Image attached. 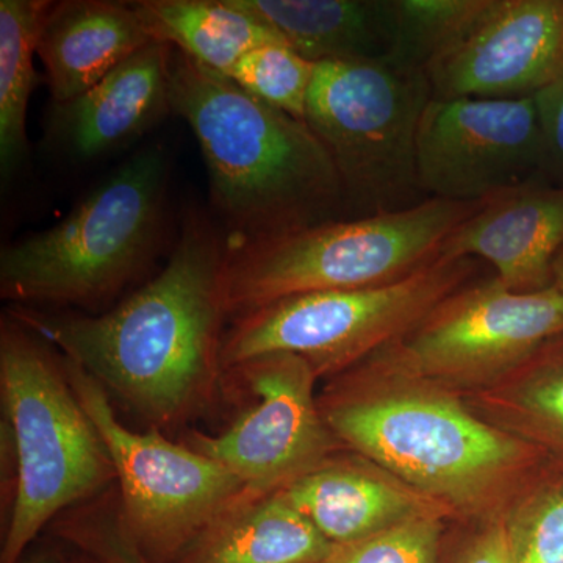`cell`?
I'll use <instances>...</instances> for the list:
<instances>
[{
	"label": "cell",
	"instance_id": "cell-10",
	"mask_svg": "<svg viewBox=\"0 0 563 563\" xmlns=\"http://www.w3.org/2000/svg\"><path fill=\"white\" fill-rule=\"evenodd\" d=\"M563 339V292L514 291L493 273L440 302L388 355L418 376L468 395L495 387Z\"/></svg>",
	"mask_w": 563,
	"mask_h": 563
},
{
	"label": "cell",
	"instance_id": "cell-18",
	"mask_svg": "<svg viewBox=\"0 0 563 563\" xmlns=\"http://www.w3.org/2000/svg\"><path fill=\"white\" fill-rule=\"evenodd\" d=\"M313 63L387 62L398 33V0H235Z\"/></svg>",
	"mask_w": 563,
	"mask_h": 563
},
{
	"label": "cell",
	"instance_id": "cell-32",
	"mask_svg": "<svg viewBox=\"0 0 563 563\" xmlns=\"http://www.w3.org/2000/svg\"><path fill=\"white\" fill-rule=\"evenodd\" d=\"M65 563H99V562L96 561V559H92L91 555L81 553V551H80L79 555H74V558H70V559L65 558Z\"/></svg>",
	"mask_w": 563,
	"mask_h": 563
},
{
	"label": "cell",
	"instance_id": "cell-17",
	"mask_svg": "<svg viewBox=\"0 0 563 563\" xmlns=\"http://www.w3.org/2000/svg\"><path fill=\"white\" fill-rule=\"evenodd\" d=\"M132 2L65 0L52 3L36 55L54 103L79 98L152 43Z\"/></svg>",
	"mask_w": 563,
	"mask_h": 563
},
{
	"label": "cell",
	"instance_id": "cell-6",
	"mask_svg": "<svg viewBox=\"0 0 563 563\" xmlns=\"http://www.w3.org/2000/svg\"><path fill=\"white\" fill-rule=\"evenodd\" d=\"M481 206L431 198L412 209L229 243L224 279L231 320L288 296L407 279L439 262L444 243Z\"/></svg>",
	"mask_w": 563,
	"mask_h": 563
},
{
	"label": "cell",
	"instance_id": "cell-29",
	"mask_svg": "<svg viewBox=\"0 0 563 563\" xmlns=\"http://www.w3.org/2000/svg\"><path fill=\"white\" fill-rule=\"evenodd\" d=\"M454 563H514L503 518L476 525V531L463 543Z\"/></svg>",
	"mask_w": 563,
	"mask_h": 563
},
{
	"label": "cell",
	"instance_id": "cell-7",
	"mask_svg": "<svg viewBox=\"0 0 563 563\" xmlns=\"http://www.w3.org/2000/svg\"><path fill=\"white\" fill-rule=\"evenodd\" d=\"M431 99L424 70L388 62L317 63L303 121L331 155L347 218L429 199L418 180L417 136Z\"/></svg>",
	"mask_w": 563,
	"mask_h": 563
},
{
	"label": "cell",
	"instance_id": "cell-19",
	"mask_svg": "<svg viewBox=\"0 0 563 563\" xmlns=\"http://www.w3.org/2000/svg\"><path fill=\"white\" fill-rule=\"evenodd\" d=\"M332 547L279 490L246 492L176 563H320Z\"/></svg>",
	"mask_w": 563,
	"mask_h": 563
},
{
	"label": "cell",
	"instance_id": "cell-16",
	"mask_svg": "<svg viewBox=\"0 0 563 563\" xmlns=\"http://www.w3.org/2000/svg\"><path fill=\"white\" fill-rule=\"evenodd\" d=\"M168 113V44L152 41L79 98L54 103L49 135L73 161L90 162L131 144Z\"/></svg>",
	"mask_w": 563,
	"mask_h": 563
},
{
	"label": "cell",
	"instance_id": "cell-31",
	"mask_svg": "<svg viewBox=\"0 0 563 563\" xmlns=\"http://www.w3.org/2000/svg\"><path fill=\"white\" fill-rule=\"evenodd\" d=\"M553 285L563 292V250L555 258L553 266Z\"/></svg>",
	"mask_w": 563,
	"mask_h": 563
},
{
	"label": "cell",
	"instance_id": "cell-15",
	"mask_svg": "<svg viewBox=\"0 0 563 563\" xmlns=\"http://www.w3.org/2000/svg\"><path fill=\"white\" fill-rule=\"evenodd\" d=\"M282 495L332 544L357 542L413 518L450 512L355 451H336Z\"/></svg>",
	"mask_w": 563,
	"mask_h": 563
},
{
	"label": "cell",
	"instance_id": "cell-28",
	"mask_svg": "<svg viewBox=\"0 0 563 563\" xmlns=\"http://www.w3.org/2000/svg\"><path fill=\"white\" fill-rule=\"evenodd\" d=\"M533 99L543 141L540 179L563 185V76L533 96Z\"/></svg>",
	"mask_w": 563,
	"mask_h": 563
},
{
	"label": "cell",
	"instance_id": "cell-23",
	"mask_svg": "<svg viewBox=\"0 0 563 563\" xmlns=\"http://www.w3.org/2000/svg\"><path fill=\"white\" fill-rule=\"evenodd\" d=\"M503 521L514 563H563V473L542 474Z\"/></svg>",
	"mask_w": 563,
	"mask_h": 563
},
{
	"label": "cell",
	"instance_id": "cell-22",
	"mask_svg": "<svg viewBox=\"0 0 563 563\" xmlns=\"http://www.w3.org/2000/svg\"><path fill=\"white\" fill-rule=\"evenodd\" d=\"M54 2L0 0V172L7 184L27 155L29 99L41 31Z\"/></svg>",
	"mask_w": 563,
	"mask_h": 563
},
{
	"label": "cell",
	"instance_id": "cell-8",
	"mask_svg": "<svg viewBox=\"0 0 563 563\" xmlns=\"http://www.w3.org/2000/svg\"><path fill=\"white\" fill-rule=\"evenodd\" d=\"M483 265L476 258L442 257L383 287L277 299L232 318L222 342V368L288 352L309 363L318 379H332L401 340L448 296L477 279Z\"/></svg>",
	"mask_w": 563,
	"mask_h": 563
},
{
	"label": "cell",
	"instance_id": "cell-14",
	"mask_svg": "<svg viewBox=\"0 0 563 563\" xmlns=\"http://www.w3.org/2000/svg\"><path fill=\"white\" fill-rule=\"evenodd\" d=\"M563 250V185L540 179L499 192L459 225L444 243V258H476L514 291L553 285Z\"/></svg>",
	"mask_w": 563,
	"mask_h": 563
},
{
	"label": "cell",
	"instance_id": "cell-4",
	"mask_svg": "<svg viewBox=\"0 0 563 563\" xmlns=\"http://www.w3.org/2000/svg\"><path fill=\"white\" fill-rule=\"evenodd\" d=\"M0 432L16 459L0 563H16L44 526L110 490L117 473L62 352L9 312L0 322Z\"/></svg>",
	"mask_w": 563,
	"mask_h": 563
},
{
	"label": "cell",
	"instance_id": "cell-27",
	"mask_svg": "<svg viewBox=\"0 0 563 563\" xmlns=\"http://www.w3.org/2000/svg\"><path fill=\"white\" fill-rule=\"evenodd\" d=\"M450 518H413L357 542L333 544L320 563H440Z\"/></svg>",
	"mask_w": 563,
	"mask_h": 563
},
{
	"label": "cell",
	"instance_id": "cell-2",
	"mask_svg": "<svg viewBox=\"0 0 563 563\" xmlns=\"http://www.w3.org/2000/svg\"><path fill=\"white\" fill-rule=\"evenodd\" d=\"M318 404L344 448L439 503L455 521L499 520L553 470L531 444L474 412L461 393L402 368L385 347L329 379Z\"/></svg>",
	"mask_w": 563,
	"mask_h": 563
},
{
	"label": "cell",
	"instance_id": "cell-12",
	"mask_svg": "<svg viewBox=\"0 0 563 563\" xmlns=\"http://www.w3.org/2000/svg\"><path fill=\"white\" fill-rule=\"evenodd\" d=\"M543 141L536 99H431L417 136L418 180L429 199L484 202L537 179Z\"/></svg>",
	"mask_w": 563,
	"mask_h": 563
},
{
	"label": "cell",
	"instance_id": "cell-24",
	"mask_svg": "<svg viewBox=\"0 0 563 563\" xmlns=\"http://www.w3.org/2000/svg\"><path fill=\"white\" fill-rule=\"evenodd\" d=\"M314 69L317 63L287 44L269 43L247 52L229 77L261 101L303 121Z\"/></svg>",
	"mask_w": 563,
	"mask_h": 563
},
{
	"label": "cell",
	"instance_id": "cell-25",
	"mask_svg": "<svg viewBox=\"0 0 563 563\" xmlns=\"http://www.w3.org/2000/svg\"><path fill=\"white\" fill-rule=\"evenodd\" d=\"M484 0H398V33L388 63L426 70L429 62L472 21Z\"/></svg>",
	"mask_w": 563,
	"mask_h": 563
},
{
	"label": "cell",
	"instance_id": "cell-1",
	"mask_svg": "<svg viewBox=\"0 0 563 563\" xmlns=\"http://www.w3.org/2000/svg\"><path fill=\"white\" fill-rule=\"evenodd\" d=\"M228 255V235L191 209L165 268L114 309L7 312L79 363L111 401L150 428L176 431L206 412L222 387Z\"/></svg>",
	"mask_w": 563,
	"mask_h": 563
},
{
	"label": "cell",
	"instance_id": "cell-3",
	"mask_svg": "<svg viewBox=\"0 0 563 563\" xmlns=\"http://www.w3.org/2000/svg\"><path fill=\"white\" fill-rule=\"evenodd\" d=\"M173 113L201 147L210 199L231 244L346 220L331 155L307 125L231 77L168 46Z\"/></svg>",
	"mask_w": 563,
	"mask_h": 563
},
{
	"label": "cell",
	"instance_id": "cell-30",
	"mask_svg": "<svg viewBox=\"0 0 563 563\" xmlns=\"http://www.w3.org/2000/svg\"><path fill=\"white\" fill-rule=\"evenodd\" d=\"M16 563H65V558L57 550L43 548V550L33 551L27 555H22Z\"/></svg>",
	"mask_w": 563,
	"mask_h": 563
},
{
	"label": "cell",
	"instance_id": "cell-26",
	"mask_svg": "<svg viewBox=\"0 0 563 563\" xmlns=\"http://www.w3.org/2000/svg\"><path fill=\"white\" fill-rule=\"evenodd\" d=\"M52 529L99 563H151L122 525L117 487L66 510L52 523Z\"/></svg>",
	"mask_w": 563,
	"mask_h": 563
},
{
	"label": "cell",
	"instance_id": "cell-5",
	"mask_svg": "<svg viewBox=\"0 0 563 563\" xmlns=\"http://www.w3.org/2000/svg\"><path fill=\"white\" fill-rule=\"evenodd\" d=\"M162 147L136 152L54 228L0 254V295L18 306L95 310L128 287L161 246L168 191Z\"/></svg>",
	"mask_w": 563,
	"mask_h": 563
},
{
	"label": "cell",
	"instance_id": "cell-20",
	"mask_svg": "<svg viewBox=\"0 0 563 563\" xmlns=\"http://www.w3.org/2000/svg\"><path fill=\"white\" fill-rule=\"evenodd\" d=\"M132 5L152 40L225 76L255 47L285 44L279 33L235 0H140Z\"/></svg>",
	"mask_w": 563,
	"mask_h": 563
},
{
	"label": "cell",
	"instance_id": "cell-21",
	"mask_svg": "<svg viewBox=\"0 0 563 563\" xmlns=\"http://www.w3.org/2000/svg\"><path fill=\"white\" fill-rule=\"evenodd\" d=\"M462 396L485 421L531 444L563 473V339L495 387Z\"/></svg>",
	"mask_w": 563,
	"mask_h": 563
},
{
	"label": "cell",
	"instance_id": "cell-9",
	"mask_svg": "<svg viewBox=\"0 0 563 563\" xmlns=\"http://www.w3.org/2000/svg\"><path fill=\"white\" fill-rule=\"evenodd\" d=\"M65 365L77 398L109 451L125 531L151 563H176L246 495V485L220 463L172 442L158 429L132 431L120 421L95 377L68 357Z\"/></svg>",
	"mask_w": 563,
	"mask_h": 563
},
{
	"label": "cell",
	"instance_id": "cell-11",
	"mask_svg": "<svg viewBox=\"0 0 563 563\" xmlns=\"http://www.w3.org/2000/svg\"><path fill=\"white\" fill-rule=\"evenodd\" d=\"M224 377L251 396L250 406L217 435L190 431L180 442L235 474L251 495L280 490L343 450L322 418L318 376L299 355H258Z\"/></svg>",
	"mask_w": 563,
	"mask_h": 563
},
{
	"label": "cell",
	"instance_id": "cell-13",
	"mask_svg": "<svg viewBox=\"0 0 563 563\" xmlns=\"http://www.w3.org/2000/svg\"><path fill=\"white\" fill-rule=\"evenodd\" d=\"M424 73L432 99L533 98L563 76V0H484Z\"/></svg>",
	"mask_w": 563,
	"mask_h": 563
}]
</instances>
